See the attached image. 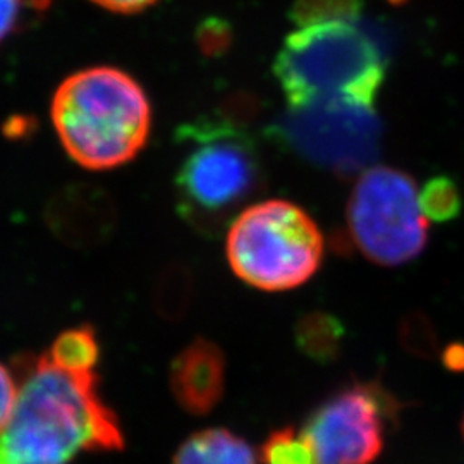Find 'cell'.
I'll list each match as a JSON object with an SVG mask.
<instances>
[{"label": "cell", "instance_id": "cell-21", "mask_svg": "<svg viewBox=\"0 0 464 464\" xmlns=\"http://www.w3.org/2000/svg\"><path fill=\"white\" fill-rule=\"evenodd\" d=\"M92 2L111 13L136 14L149 9L150 5H153L157 0H92Z\"/></svg>", "mask_w": 464, "mask_h": 464}, {"label": "cell", "instance_id": "cell-6", "mask_svg": "<svg viewBox=\"0 0 464 464\" xmlns=\"http://www.w3.org/2000/svg\"><path fill=\"white\" fill-rule=\"evenodd\" d=\"M346 220L353 245L377 266H404L429 241L415 181L396 167L363 170L351 191Z\"/></svg>", "mask_w": 464, "mask_h": 464}, {"label": "cell", "instance_id": "cell-11", "mask_svg": "<svg viewBox=\"0 0 464 464\" xmlns=\"http://www.w3.org/2000/svg\"><path fill=\"white\" fill-rule=\"evenodd\" d=\"M172 464H258L248 442L227 429H207L189 435Z\"/></svg>", "mask_w": 464, "mask_h": 464}, {"label": "cell", "instance_id": "cell-3", "mask_svg": "<svg viewBox=\"0 0 464 464\" xmlns=\"http://www.w3.org/2000/svg\"><path fill=\"white\" fill-rule=\"evenodd\" d=\"M179 140L188 150L174 178L178 212L195 231L216 236L262 188L258 150L248 134L227 121L186 124Z\"/></svg>", "mask_w": 464, "mask_h": 464}, {"label": "cell", "instance_id": "cell-17", "mask_svg": "<svg viewBox=\"0 0 464 464\" xmlns=\"http://www.w3.org/2000/svg\"><path fill=\"white\" fill-rule=\"evenodd\" d=\"M420 207L425 218L431 222L454 220L463 207L458 184L444 176L433 178L420 191Z\"/></svg>", "mask_w": 464, "mask_h": 464}, {"label": "cell", "instance_id": "cell-23", "mask_svg": "<svg viewBox=\"0 0 464 464\" xmlns=\"http://www.w3.org/2000/svg\"><path fill=\"white\" fill-rule=\"evenodd\" d=\"M461 435H463V439H464V415H463V420H461Z\"/></svg>", "mask_w": 464, "mask_h": 464}, {"label": "cell", "instance_id": "cell-10", "mask_svg": "<svg viewBox=\"0 0 464 464\" xmlns=\"http://www.w3.org/2000/svg\"><path fill=\"white\" fill-rule=\"evenodd\" d=\"M227 363L216 343L198 337L178 353L169 370L170 392L186 413H212L226 392Z\"/></svg>", "mask_w": 464, "mask_h": 464}, {"label": "cell", "instance_id": "cell-4", "mask_svg": "<svg viewBox=\"0 0 464 464\" xmlns=\"http://www.w3.org/2000/svg\"><path fill=\"white\" fill-rule=\"evenodd\" d=\"M274 71L293 109L322 102L373 109L385 64L365 32L351 21H331L289 34Z\"/></svg>", "mask_w": 464, "mask_h": 464}, {"label": "cell", "instance_id": "cell-8", "mask_svg": "<svg viewBox=\"0 0 464 464\" xmlns=\"http://www.w3.org/2000/svg\"><path fill=\"white\" fill-rule=\"evenodd\" d=\"M282 140L304 160L349 178L370 166L381 128L373 109L344 102L298 107L281 124Z\"/></svg>", "mask_w": 464, "mask_h": 464}, {"label": "cell", "instance_id": "cell-18", "mask_svg": "<svg viewBox=\"0 0 464 464\" xmlns=\"http://www.w3.org/2000/svg\"><path fill=\"white\" fill-rule=\"evenodd\" d=\"M52 0H0V45L47 13Z\"/></svg>", "mask_w": 464, "mask_h": 464}, {"label": "cell", "instance_id": "cell-2", "mask_svg": "<svg viewBox=\"0 0 464 464\" xmlns=\"http://www.w3.org/2000/svg\"><path fill=\"white\" fill-rule=\"evenodd\" d=\"M50 116L63 149L80 166L109 170L131 162L147 145V93L117 67H88L59 84Z\"/></svg>", "mask_w": 464, "mask_h": 464}, {"label": "cell", "instance_id": "cell-13", "mask_svg": "<svg viewBox=\"0 0 464 464\" xmlns=\"http://www.w3.org/2000/svg\"><path fill=\"white\" fill-rule=\"evenodd\" d=\"M344 335L343 324L325 312H314L299 318L295 329L298 348L320 363L334 362L341 354Z\"/></svg>", "mask_w": 464, "mask_h": 464}, {"label": "cell", "instance_id": "cell-16", "mask_svg": "<svg viewBox=\"0 0 464 464\" xmlns=\"http://www.w3.org/2000/svg\"><path fill=\"white\" fill-rule=\"evenodd\" d=\"M363 0H293L291 17L298 24L312 26L331 21H354L360 16Z\"/></svg>", "mask_w": 464, "mask_h": 464}, {"label": "cell", "instance_id": "cell-9", "mask_svg": "<svg viewBox=\"0 0 464 464\" xmlns=\"http://www.w3.org/2000/svg\"><path fill=\"white\" fill-rule=\"evenodd\" d=\"M117 224L116 201L99 184H67L45 207V226L71 248H97L114 236Z\"/></svg>", "mask_w": 464, "mask_h": 464}, {"label": "cell", "instance_id": "cell-5", "mask_svg": "<svg viewBox=\"0 0 464 464\" xmlns=\"http://www.w3.org/2000/svg\"><path fill=\"white\" fill-rule=\"evenodd\" d=\"M325 239L315 220L287 199H266L232 220L226 255L251 287L281 293L310 281L322 266Z\"/></svg>", "mask_w": 464, "mask_h": 464}, {"label": "cell", "instance_id": "cell-1", "mask_svg": "<svg viewBox=\"0 0 464 464\" xmlns=\"http://www.w3.org/2000/svg\"><path fill=\"white\" fill-rule=\"evenodd\" d=\"M21 394L0 431V464H69L82 452L122 450L124 433L100 394L97 370H67L40 356L17 360Z\"/></svg>", "mask_w": 464, "mask_h": 464}, {"label": "cell", "instance_id": "cell-15", "mask_svg": "<svg viewBox=\"0 0 464 464\" xmlns=\"http://www.w3.org/2000/svg\"><path fill=\"white\" fill-rule=\"evenodd\" d=\"M262 464H320L308 437L295 427L272 431L260 448Z\"/></svg>", "mask_w": 464, "mask_h": 464}, {"label": "cell", "instance_id": "cell-12", "mask_svg": "<svg viewBox=\"0 0 464 464\" xmlns=\"http://www.w3.org/2000/svg\"><path fill=\"white\" fill-rule=\"evenodd\" d=\"M195 276L183 262H170L160 268L153 285L155 314L169 324L181 322L195 299Z\"/></svg>", "mask_w": 464, "mask_h": 464}, {"label": "cell", "instance_id": "cell-22", "mask_svg": "<svg viewBox=\"0 0 464 464\" xmlns=\"http://www.w3.org/2000/svg\"><path fill=\"white\" fill-rule=\"evenodd\" d=\"M444 365L452 372H464V344H450L442 356Z\"/></svg>", "mask_w": 464, "mask_h": 464}, {"label": "cell", "instance_id": "cell-20", "mask_svg": "<svg viewBox=\"0 0 464 464\" xmlns=\"http://www.w3.org/2000/svg\"><path fill=\"white\" fill-rule=\"evenodd\" d=\"M229 30L224 26L222 21L208 19L205 24L199 26V47L205 53H218L229 45Z\"/></svg>", "mask_w": 464, "mask_h": 464}, {"label": "cell", "instance_id": "cell-14", "mask_svg": "<svg viewBox=\"0 0 464 464\" xmlns=\"http://www.w3.org/2000/svg\"><path fill=\"white\" fill-rule=\"evenodd\" d=\"M50 358L53 363L67 370H97L100 346L97 332L90 325H80L57 335L50 346Z\"/></svg>", "mask_w": 464, "mask_h": 464}, {"label": "cell", "instance_id": "cell-7", "mask_svg": "<svg viewBox=\"0 0 464 464\" xmlns=\"http://www.w3.org/2000/svg\"><path fill=\"white\" fill-rule=\"evenodd\" d=\"M396 399L377 383H353L312 411L301 429L320 464H373L385 446Z\"/></svg>", "mask_w": 464, "mask_h": 464}, {"label": "cell", "instance_id": "cell-19", "mask_svg": "<svg viewBox=\"0 0 464 464\" xmlns=\"http://www.w3.org/2000/svg\"><path fill=\"white\" fill-rule=\"evenodd\" d=\"M17 385L9 368L0 363V431L7 427L17 404Z\"/></svg>", "mask_w": 464, "mask_h": 464}]
</instances>
